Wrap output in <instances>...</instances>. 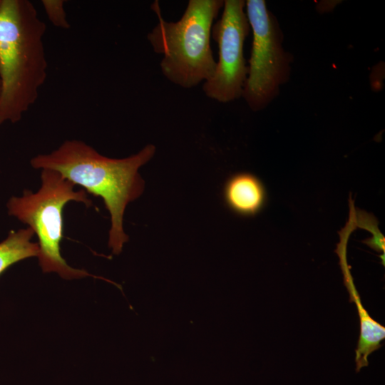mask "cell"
Returning <instances> with one entry per match:
<instances>
[{
	"mask_svg": "<svg viewBox=\"0 0 385 385\" xmlns=\"http://www.w3.org/2000/svg\"><path fill=\"white\" fill-rule=\"evenodd\" d=\"M0 2H1V0H0Z\"/></svg>",
	"mask_w": 385,
	"mask_h": 385,
	"instance_id": "4fadbf2b",
	"label": "cell"
},
{
	"mask_svg": "<svg viewBox=\"0 0 385 385\" xmlns=\"http://www.w3.org/2000/svg\"><path fill=\"white\" fill-rule=\"evenodd\" d=\"M64 1L63 0H43L41 4L49 21L52 24L61 29H69L66 14L64 10Z\"/></svg>",
	"mask_w": 385,
	"mask_h": 385,
	"instance_id": "8fae6325",
	"label": "cell"
},
{
	"mask_svg": "<svg viewBox=\"0 0 385 385\" xmlns=\"http://www.w3.org/2000/svg\"><path fill=\"white\" fill-rule=\"evenodd\" d=\"M155 153V145L149 144L128 158H110L81 140H71L49 154L33 158L31 165L36 169L56 170L75 185L103 199L111 221L108 246L118 255L128 240L123 225L126 206L139 197L145 188L138 169Z\"/></svg>",
	"mask_w": 385,
	"mask_h": 385,
	"instance_id": "6da1fadb",
	"label": "cell"
},
{
	"mask_svg": "<svg viewBox=\"0 0 385 385\" xmlns=\"http://www.w3.org/2000/svg\"><path fill=\"white\" fill-rule=\"evenodd\" d=\"M223 4V0H190L176 22L164 20L158 3L152 4L158 22L147 38L153 51L163 56L161 71L174 84L191 88L212 76L216 61L211 30Z\"/></svg>",
	"mask_w": 385,
	"mask_h": 385,
	"instance_id": "3957f363",
	"label": "cell"
},
{
	"mask_svg": "<svg viewBox=\"0 0 385 385\" xmlns=\"http://www.w3.org/2000/svg\"><path fill=\"white\" fill-rule=\"evenodd\" d=\"M341 269L344 285L349 294V302L355 304L359 317L360 334L355 350L356 371L358 372L368 366L369 356L381 347V342L385 338V327L372 319L362 305L349 266Z\"/></svg>",
	"mask_w": 385,
	"mask_h": 385,
	"instance_id": "ba28073f",
	"label": "cell"
},
{
	"mask_svg": "<svg viewBox=\"0 0 385 385\" xmlns=\"http://www.w3.org/2000/svg\"><path fill=\"white\" fill-rule=\"evenodd\" d=\"M34 235L28 227L11 231L7 237L0 242V275L12 265L24 259L38 257V242L31 241Z\"/></svg>",
	"mask_w": 385,
	"mask_h": 385,
	"instance_id": "9c48e42d",
	"label": "cell"
},
{
	"mask_svg": "<svg viewBox=\"0 0 385 385\" xmlns=\"http://www.w3.org/2000/svg\"><path fill=\"white\" fill-rule=\"evenodd\" d=\"M0 92H1V83H0Z\"/></svg>",
	"mask_w": 385,
	"mask_h": 385,
	"instance_id": "7c38bea8",
	"label": "cell"
},
{
	"mask_svg": "<svg viewBox=\"0 0 385 385\" xmlns=\"http://www.w3.org/2000/svg\"><path fill=\"white\" fill-rule=\"evenodd\" d=\"M41 186L36 192L24 190L21 197H11L7 204L9 215L29 225L38 242L39 265L43 272H56L72 279L92 276L83 270L69 266L61 254L63 239V210L69 201L92 205L85 190H74L75 185L58 172L43 169Z\"/></svg>",
	"mask_w": 385,
	"mask_h": 385,
	"instance_id": "277c9868",
	"label": "cell"
},
{
	"mask_svg": "<svg viewBox=\"0 0 385 385\" xmlns=\"http://www.w3.org/2000/svg\"><path fill=\"white\" fill-rule=\"evenodd\" d=\"M222 8L221 18L211 30L218 46V61L202 90L208 98L228 103L242 95L248 73L243 48L250 26L245 11V1L225 0Z\"/></svg>",
	"mask_w": 385,
	"mask_h": 385,
	"instance_id": "8992f818",
	"label": "cell"
},
{
	"mask_svg": "<svg viewBox=\"0 0 385 385\" xmlns=\"http://www.w3.org/2000/svg\"><path fill=\"white\" fill-rule=\"evenodd\" d=\"M227 207L237 215L250 217L263 208L267 193L262 182L255 175L242 172L231 175L223 188Z\"/></svg>",
	"mask_w": 385,
	"mask_h": 385,
	"instance_id": "52a82bcc",
	"label": "cell"
},
{
	"mask_svg": "<svg viewBox=\"0 0 385 385\" xmlns=\"http://www.w3.org/2000/svg\"><path fill=\"white\" fill-rule=\"evenodd\" d=\"M46 24L28 0L0 2V125L19 121L46 78Z\"/></svg>",
	"mask_w": 385,
	"mask_h": 385,
	"instance_id": "7a4b0ae2",
	"label": "cell"
},
{
	"mask_svg": "<svg viewBox=\"0 0 385 385\" xmlns=\"http://www.w3.org/2000/svg\"><path fill=\"white\" fill-rule=\"evenodd\" d=\"M245 10L252 43L242 97L257 112L269 106L289 81L293 56L284 48L282 31L265 1L247 0Z\"/></svg>",
	"mask_w": 385,
	"mask_h": 385,
	"instance_id": "5b68a950",
	"label": "cell"
},
{
	"mask_svg": "<svg viewBox=\"0 0 385 385\" xmlns=\"http://www.w3.org/2000/svg\"><path fill=\"white\" fill-rule=\"evenodd\" d=\"M356 219L358 227L363 228L371 232V238L366 239L364 242L371 249L385 254L384 236L378 227V222L376 217L370 213L362 210L356 209Z\"/></svg>",
	"mask_w": 385,
	"mask_h": 385,
	"instance_id": "30bf717a",
	"label": "cell"
}]
</instances>
